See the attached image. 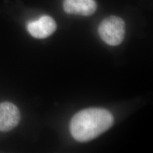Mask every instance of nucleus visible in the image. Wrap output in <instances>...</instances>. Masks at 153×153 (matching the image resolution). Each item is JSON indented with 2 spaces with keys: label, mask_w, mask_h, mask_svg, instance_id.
Here are the masks:
<instances>
[{
  "label": "nucleus",
  "mask_w": 153,
  "mask_h": 153,
  "mask_svg": "<svg viewBox=\"0 0 153 153\" xmlns=\"http://www.w3.org/2000/svg\"><path fill=\"white\" fill-rule=\"evenodd\" d=\"M114 122V116L108 110L101 108H86L72 117L70 131L76 141L88 142L109 129Z\"/></svg>",
  "instance_id": "f257e3e1"
},
{
  "label": "nucleus",
  "mask_w": 153,
  "mask_h": 153,
  "mask_svg": "<svg viewBox=\"0 0 153 153\" xmlns=\"http://www.w3.org/2000/svg\"><path fill=\"white\" fill-rule=\"evenodd\" d=\"M99 36L105 43L116 46L123 42L126 33V24L120 17L110 16L105 18L98 28Z\"/></svg>",
  "instance_id": "f03ea898"
},
{
  "label": "nucleus",
  "mask_w": 153,
  "mask_h": 153,
  "mask_svg": "<svg viewBox=\"0 0 153 153\" xmlns=\"http://www.w3.org/2000/svg\"><path fill=\"white\" fill-rule=\"evenodd\" d=\"M20 119V112L16 105L7 101L0 104V131L7 132L14 128Z\"/></svg>",
  "instance_id": "7ed1b4c3"
},
{
  "label": "nucleus",
  "mask_w": 153,
  "mask_h": 153,
  "mask_svg": "<svg viewBox=\"0 0 153 153\" xmlns=\"http://www.w3.org/2000/svg\"><path fill=\"white\" fill-rule=\"evenodd\" d=\"M56 23L52 17L41 16L38 20L30 22L27 25L29 33L36 38H45L54 33L56 30Z\"/></svg>",
  "instance_id": "20e7f679"
},
{
  "label": "nucleus",
  "mask_w": 153,
  "mask_h": 153,
  "mask_svg": "<svg viewBox=\"0 0 153 153\" xmlns=\"http://www.w3.org/2000/svg\"><path fill=\"white\" fill-rule=\"evenodd\" d=\"M63 9L69 14L88 16L95 12L97 4L95 0H64Z\"/></svg>",
  "instance_id": "39448f33"
}]
</instances>
